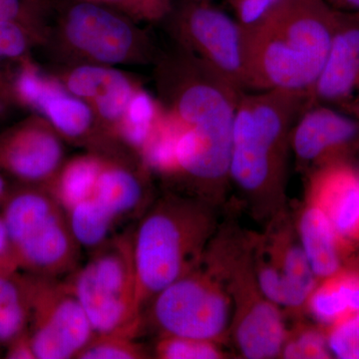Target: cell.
Masks as SVG:
<instances>
[{
  "label": "cell",
  "instance_id": "obj_13",
  "mask_svg": "<svg viewBox=\"0 0 359 359\" xmlns=\"http://www.w3.org/2000/svg\"><path fill=\"white\" fill-rule=\"evenodd\" d=\"M306 201L327 215L347 250L359 244L358 166L351 160H341L313 170Z\"/></svg>",
  "mask_w": 359,
  "mask_h": 359
},
{
  "label": "cell",
  "instance_id": "obj_8",
  "mask_svg": "<svg viewBox=\"0 0 359 359\" xmlns=\"http://www.w3.org/2000/svg\"><path fill=\"white\" fill-rule=\"evenodd\" d=\"M28 330L36 359L76 358L96 335L66 278L37 276Z\"/></svg>",
  "mask_w": 359,
  "mask_h": 359
},
{
  "label": "cell",
  "instance_id": "obj_38",
  "mask_svg": "<svg viewBox=\"0 0 359 359\" xmlns=\"http://www.w3.org/2000/svg\"><path fill=\"white\" fill-rule=\"evenodd\" d=\"M346 112L359 118V102L354 104V105L351 106V108H348Z\"/></svg>",
  "mask_w": 359,
  "mask_h": 359
},
{
  "label": "cell",
  "instance_id": "obj_27",
  "mask_svg": "<svg viewBox=\"0 0 359 359\" xmlns=\"http://www.w3.org/2000/svg\"><path fill=\"white\" fill-rule=\"evenodd\" d=\"M328 347L327 334L320 328L304 325L295 328L294 332H287L283 344V358H313L325 359L332 358Z\"/></svg>",
  "mask_w": 359,
  "mask_h": 359
},
{
  "label": "cell",
  "instance_id": "obj_9",
  "mask_svg": "<svg viewBox=\"0 0 359 359\" xmlns=\"http://www.w3.org/2000/svg\"><path fill=\"white\" fill-rule=\"evenodd\" d=\"M179 26L187 43L199 53L198 58L241 91L248 90L242 27L237 20L202 2L183 9Z\"/></svg>",
  "mask_w": 359,
  "mask_h": 359
},
{
  "label": "cell",
  "instance_id": "obj_6",
  "mask_svg": "<svg viewBox=\"0 0 359 359\" xmlns=\"http://www.w3.org/2000/svg\"><path fill=\"white\" fill-rule=\"evenodd\" d=\"M134 226L89 252L66 278L96 334L137 339L144 327L133 252Z\"/></svg>",
  "mask_w": 359,
  "mask_h": 359
},
{
  "label": "cell",
  "instance_id": "obj_22",
  "mask_svg": "<svg viewBox=\"0 0 359 359\" xmlns=\"http://www.w3.org/2000/svg\"><path fill=\"white\" fill-rule=\"evenodd\" d=\"M35 276L18 271L0 273V346L29 327Z\"/></svg>",
  "mask_w": 359,
  "mask_h": 359
},
{
  "label": "cell",
  "instance_id": "obj_37",
  "mask_svg": "<svg viewBox=\"0 0 359 359\" xmlns=\"http://www.w3.org/2000/svg\"><path fill=\"white\" fill-rule=\"evenodd\" d=\"M80 1L84 2H92V4H98L99 2H105V4H126L127 6H130L131 0H80Z\"/></svg>",
  "mask_w": 359,
  "mask_h": 359
},
{
  "label": "cell",
  "instance_id": "obj_17",
  "mask_svg": "<svg viewBox=\"0 0 359 359\" xmlns=\"http://www.w3.org/2000/svg\"><path fill=\"white\" fill-rule=\"evenodd\" d=\"M14 90L18 98L46 115L65 136L79 138L90 128L92 113L88 106L67 95L57 84L42 77L32 66L25 65L21 69Z\"/></svg>",
  "mask_w": 359,
  "mask_h": 359
},
{
  "label": "cell",
  "instance_id": "obj_21",
  "mask_svg": "<svg viewBox=\"0 0 359 359\" xmlns=\"http://www.w3.org/2000/svg\"><path fill=\"white\" fill-rule=\"evenodd\" d=\"M316 323L327 328L359 313V269L344 266L320 280L306 304Z\"/></svg>",
  "mask_w": 359,
  "mask_h": 359
},
{
  "label": "cell",
  "instance_id": "obj_12",
  "mask_svg": "<svg viewBox=\"0 0 359 359\" xmlns=\"http://www.w3.org/2000/svg\"><path fill=\"white\" fill-rule=\"evenodd\" d=\"M309 106L346 111L359 102V18L337 11L327 60L309 91Z\"/></svg>",
  "mask_w": 359,
  "mask_h": 359
},
{
  "label": "cell",
  "instance_id": "obj_7",
  "mask_svg": "<svg viewBox=\"0 0 359 359\" xmlns=\"http://www.w3.org/2000/svg\"><path fill=\"white\" fill-rule=\"evenodd\" d=\"M229 285L233 301L230 337L245 358L282 354L287 330L280 309L264 297L254 266L255 236L219 226Z\"/></svg>",
  "mask_w": 359,
  "mask_h": 359
},
{
  "label": "cell",
  "instance_id": "obj_11",
  "mask_svg": "<svg viewBox=\"0 0 359 359\" xmlns=\"http://www.w3.org/2000/svg\"><path fill=\"white\" fill-rule=\"evenodd\" d=\"M290 149L302 167L351 160L359 150V118L332 106L313 104L297 118Z\"/></svg>",
  "mask_w": 359,
  "mask_h": 359
},
{
  "label": "cell",
  "instance_id": "obj_26",
  "mask_svg": "<svg viewBox=\"0 0 359 359\" xmlns=\"http://www.w3.org/2000/svg\"><path fill=\"white\" fill-rule=\"evenodd\" d=\"M152 356L136 339L115 334H96L76 359H143Z\"/></svg>",
  "mask_w": 359,
  "mask_h": 359
},
{
  "label": "cell",
  "instance_id": "obj_31",
  "mask_svg": "<svg viewBox=\"0 0 359 359\" xmlns=\"http://www.w3.org/2000/svg\"><path fill=\"white\" fill-rule=\"evenodd\" d=\"M280 0H228L238 23L242 26L252 25L276 6Z\"/></svg>",
  "mask_w": 359,
  "mask_h": 359
},
{
  "label": "cell",
  "instance_id": "obj_10",
  "mask_svg": "<svg viewBox=\"0 0 359 359\" xmlns=\"http://www.w3.org/2000/svg\"><path fill=\"white\" fill-rule=\"evenodd\" d=\"M9 241L18 269L30 275L67 278L80 266L82 248L62 208L35 219Z\"/></svg>",
  "mask_w": 359,
  "mask_h": 359
},
{
  "label": "cell",
  "instance_id": "obj_1",
  "mask_svg": "<svg viewBox=\"0 0 359 359\" xmlns=\"http://www.w3.org/2000/svg\"><path fill=\"white\" fill-rule=\"evenodd\" d=\"M169 71L167 118L176 134L175 178L186 195L218 205L230 183L233 120L242 92L198 57Z\"/></svg>",
  "mask_w": 359,
  "mask_h": 359
},
{
  "label": "cell",
  "instance_id": "obj_18",
  "mask_svg": "<svg viewBox=\"0 0 359 359\" xmlns=\"http://www.w3.org/2000/svg\"><path fill=\"white\" fill-rule=\"evenodd\" d=\"M149 196L147 187L138 175L126 168L104 162L90 198L120 226L129 219L140 218L152 203Z\"/></svg>",
  "mask_w": 359,
  "mask_h": 359
},
{
  "label": "cell",
  "instance_id": "obj_15",
  "mask_svg": "<svg viewBox=\"0 0 359 359\" xmlns=\"http://www.w3.org/2000/svg\"><path fill=\"white\" fill-rule=\"evenodd\" d=\"M66 33L71 43L97 60L117 63L133 44L130 26L97 4L81 1L69 9Z\"/></svg>",
  "mask_w": 359,
  "mask_h": 359
},
{
  "label": "cell",
  "instance_id": "obj_23",
  "mask_svg": "<svg viewBox=\"0 0 359 359\" xmlns=\"http://www.w3.org/2000/svg\"><path fill=\"white\" fill-rule=\"evenodd\" d=\"M104 161L94 156H82L59 170L48 185L43 187L57 201L65 212L93 195Z\"/></svg>",
  "mask_w": 359,
  "mask_h": 359
},
{
  "label": "cell",
  "instance_id": "obj_36",
  "mask_svg": "<svg viewBox=\"0 0 359 359\" xmlns=\"http://www.w3.org/2000/svg\"><path fill=\"white\" fill-rule=\"evenodd\" d=\"M8 192L9 190L8 188H7L6 180H4L2 175L0 174V209H1L2 204H4Z\"/></svg>",
  "mask_w": 359,
  "mask_h": 359
},
{
  "label": "cell",
  "instance_id": "obj_3",
  "mask_svg": "<svg viewBox=\"0 0 359 359\" xmlns=\"http://www.w3.org/2000/svg\"><path fill=\"white\" fill-rule=\"evenodd\" d=\"M337 11L325 0H280L242 26L248 90L306 92L327 60Z\"/></svg>",
  "mask_w": 359,
  "mask_h": 359
},
{
  "label": "cell",
  "instance_id": "obj_14",
  "mask_svg": "<svg viewBox=\"0 0 359 359\" xmlns=\"http://www.w3.org/2000/svg\"><path fill=\"white\" fill-rule=\"evenodd\" d=\"M62 159L60 140L35 121L0 135V168L27 185H48Z\"/></svg>",
  "mask_w": 359,
  "mask_h": 359
},
{
  "label": "cell",
  "instance_id": "obj_2",
  "mask_svg": "<svg viewBox=\"0 0 359 359\" xmlns=\"http://www.w3.org/2000/svg\"><path fill=\"white\" fill-rule=\"evenodd\" d=\"M309 106L306 92H242L233 120L230 183L257 219L283 212L290 135Z\"/></svg>",
  "mask_w": 359,
  "mask_h": 359
},
{
  "label": "cell",
  "instance_id": "obj_20",
  "mask_svg": "<svg viewBox=\"0 0 359 359\" xmlns=\"http://www.w3.org/2000/svg\"><path fill=\"white\" fill-rule=\"evenodd\" d=\"M67 84L74 95L95 99L99 113L109 121L124 116L134 95L128 80L119 71L97 66L77 68Z\"/></svg>",
  "mask_w": 359,
  "mask_h": 359
},
{
  "label": "cell",
  "instance_id": "obj_29",
  "mask_svg": "<svg viewBox=\"0 0 359 359\" xmlns=\"http://www.w3.org/2000/svg\"><path fill=\"white\" fill-rule=\"evenodd\" d=\"M28 28L18 22H0V65L22 57L27 49ZM2 84L0 82V95Z\"/></svg>",
  "mask_w": 359,
  "mask_h": 359
},
{
  "label": "cell",
  "instance_id": "obj_32",
  "mask_svg": "<svg viewBox=\"0 0 359 359\" xmlns=\"http://www.w3.org/2000/svg\"><path fill=\"white\" fill-rule=\"evenodd\" d=\"M6 358L8 359H36L29 330L15 337L7 344Z\"/></svg>",
  "mask_w": 359,
  "mask_h": 359
},
{
  "label": "cell",
  "instance_id": "obj_35",
  "mask_svg": "<svg viewBox=\"0 0 359 359\" xmlns=\"http://www.w3.org/2000/svg\"><path fill=\"white\" fill-rule=\"evenodd\" d=\"M335 11L342 13H359V0H325Z\"/></svg>",
  "mask_w": 359,
  "mask_h": 359
},
{
  "label": "cell",
  "instance_id": "obj_24",
  "mask_svg": "<svg viewBox=\"0 0 359 359\" xmlns=\"http://www.w3.org/2000/svg\"><path fill=\"white\" fill-rule=\"evenodd\" d=\"M123 117V136L130 145L142 150L160 119L154 102L145 92H138L132 97Z\"/></svg>",
  "mask_w": 359,
  "mask_h": 359
},
{
  "label": "cell",
  "instance_id": "obj_34",
  "mask_svg": "<svg viewBox=\"0 0 359 359\" xmlns=\"http://www.w3.org/2000/svg\"><path fill=\"white\" fill-rule=\"evenodd\" d=\"M130 7L150 18H159L170 11V0H131Z\"/></svg>",
  "mask_w": 359,
  "mask_h": 359
},
{
  "label": "cell",
  "instance_id": "obj_33",
  "mask_svg": "<svg viewBox=\"0 0 359 359\" xmlns=\"http://www.w3.org/2000/svg\"><path fill=\"white\" fill-rule=\"evenodd\" d=\"M18 271L20 269L14 259L6 224L0 216V273H11Z\"/></svg>",
  "mask_w": 359,
  "mask_h": 359
},
{
  "label": "cell",
  "instance_id": "obj_5",
  "mask_svg": "<svg viewBox=\"0 0 359 359\" xmlns=\"http://www.w3.org/2000/svg\"><path fill=\"white\" fill-rule=\"evenodd\" d=\"M233 311L223 244L217 233L199 264L148 304L144 325H152L159 335L222 344L230 337Z\"/></svg>",
  "mask_w": 359,
  "mask_h": 359
},
{
  "label": "cell",
  "instance_id": "obj_19",
  "mask_svg": "<svg viewBox=\"0 0 359 359\" xmlns=\"http://www.w3.org/2000/svg\"><path fill=\"white\" fill-rule=\"evenodd\" d=\"M306 202L297 231L311 268L320 282L344 268V257L348 250L323 210L309 201Z\"/></svg>",
  "mask_w": 359,
  "mask_h": 359
},
{
  "label": "cell",
  "instance_id": "obj_25",
  "mask_svg": "<svg viewBox=\"0 0 359 359\" xmlns=\"http://www.w3.org/2000/svg\"><path fill=\"white\" fill-rule=\"evenodd\" d=\"M153 355L160 359H219L224 358L221 344L176 335H159Z\"/></svg>",
  "mask_w": 359,
  "mask_h": 359
},
{
  "label": "cell",
  "instance_id": "obj_16",
  "mask_svg": "<svg viewBox=\"0 0 359 359\" xmlns=\"http://www.w3.org/2000/svg\"><path fill=\"white\" fill-rule=\"evenodd\" d=\"M256 244L285 280L290 292V311L304 309L318 280L302 249L297 231L283 212L269 222L266 233L256 236Z\"/></svg>",
  "mask_w": 359,
  "mask_h": 359
},
{
  "label": "cell",
  "instance_id": "obj_28",
  "mask_svg": "<svg viewBox=\"0 0 359 359\" xmlns=\"http://www.w3.org/2000/svg\"><path fill=\"white\" fill-rule=\"evenodd\" d=\"M327 330V344L332 355L359 359V313Z\"/></svg>",
  "mask_w": 359,
  "mask_h": 359
},
{
  "label": "cell",
  "instance_id": "obj_30",
  "mask_svg": "<svg viewBox=\"0 0 359 359\" xmlns=\"http://www.w3.org/2000/svg\"><path fill=\"white\" fill-rule=\"evenodd\" d=\"M40 0H0V22H18L28 28Z\"/></svg>",
  "mask_w": 359,
  "mask_h": 359
},
{
  "label": "cell",
  "instance_id": "obj_39",
  "mask_svg": "<svg viewBox=\"0 0 359 359\" xmlns=\"http://www.w3.org/2000/svg\"><path fill=\"white\" fill-rule=\"evenodd\" d=\"M355 14H356V15H358V18H359V13H356Z\"/></svg>",
  "mask_w": 359,
  "mask_h": 359
},
{
  "label": "cell",
  "instance_id": "obj_4",
  "mask_svg": "<svg viewBox=\"0 0 359 359\" xmlns=\"http://www.w3.org/2000/svg\"><path fill=\"white\" fill-rule=\"evenodd\" d=\"M216 208L193 196L168 193L142 214L134 226L133 252L143 313L156 295L199 264L219 229Z\"/></svg>",
  "mask_w": 359,
  "mask_h": 359
}]
</instances>
